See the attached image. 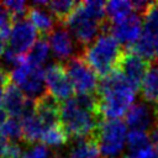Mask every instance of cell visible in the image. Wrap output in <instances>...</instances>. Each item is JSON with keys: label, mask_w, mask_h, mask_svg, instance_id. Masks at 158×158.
<instances>
[{"label": "cell", "mask_w": 158, "mask_h": 158, "mask_svg": "<svg viewBox=\"0 0 158 158\" xmlns=\"http://www.w3.org/2000/svg\"><path fill=\"white\" fill-rule=\"evenodd\" d=\"M101 121L96 96L77 95L60 106V123L68 136L77 141L91 138Z\"/></svg>", "instance_id": "obj_1"}, {"label": "cell", "mask_w": 158, "mask_h": 158, "mask_svg": "<svg viewBox=\"0 0 158 158\" xmlns=\"http://www.w3.org/2000/svg\"><path fill=\"white\" fill-rule=\"evenodd\" d=\"M137 89L120 69L99 81L96 100L102 120H120L133 105Z\"/></svg>", "instance_id": "obj_2"}, {"label": "cell", "mask_w": 158, "mask_h": 158, "mask_svg": "<svg viewBox=\"0 0 158 158\" xmlns=\"http://www.w3.org/2000/svg\"><path fill=\"white\" fill-rule=\"evenodd\" d=\"M106 16L105 4L99 0L78 2L64 21L69 32L80 46H89L100 33Z\"/></svg>", "instance_id": "obj_3"}, {"label": "cell", "mask_w": 158, "mask_h": 158, "mask_svg": "<svg viewBox=\"0 0 158 158\" xmlns=\"http://www.w3.org/2000/svg\"><path fill=\"white\" fill-rule=\"evenodd\" d=\"M123 52L120 43L110 32H101L89 46L85 47L83 58L86 64L105 78L120 68Z\"/></svg>", "instance_id": "obj_4"}, {"label": "cell", "mask_w": 158, "mask_h": 158, "mask_svg": "<svg viewBox=\"0 0 158 158\" xmlns=\"http://www.w3.org/2000/svg\"><path fill=\"white\" fill-rule=\"evenodd\" d=\"M126 123L121 120H102L96 128L93 139L102 158H117L127 141Z\"/></svg>", "instance_id": "obj_5"}, {"label": "cell", "mask_w": 158, "mask_h": 158, "mask_svg": "<svg viewBox=\"0 0 158 158\" xmlns=\"http://www.w3.org/2000/svg\"><path fill=\"white\" fill-rule=\"evenodd\" d=\"M10 78L30 100L35 101L46 94L44 70L41 67L30 64L26 58L14 67L12 72L10 73Z\"/></svg>", "instance_id": "obj_6"}, {"label": "cell", "mask_w": 158, "mask_h": 158, "mask_svg": "<svg viewBox=\"0 0 158 158\" xmlns=\"http://www.w3.org/2000/svg\"><path fill=\"white\" fill-rule=\"evenodd\" d=\"M65 70L78 95H94L98 91V75L83 57L75 56L70 58L65 64Z\"/></svg>", "instance_id": "obj_7"}, {"label": "cell", "mask_w": 158, "mask_h": 158, "mask_svg": "<svg viewBox=\"0 0 158 158\" xmlns=\"http://www.w3.org/2000/svg\"><path fill=\"white\" fill-rule=\"evenodd\" d=\"M46 89L57 101H67L73 98L74 88L67 74L65 67L60 63H52L44 70Z\"/></svg>", "instance_id": "obj_8"}, {"label": "cell", "mask_w": 158, "mask_h": 158, "mask_svg": "<svg viewBox=\"0 0 158 158\" xmlns=\"http://www.w3.org/2000/svg\"><path fill=\"white\" fill-rule=\"evenodd\" d=\"M37 31L28 20H15L9 35V49L25 56L37 42Z\"/></svg>", "instance_id": "obj_9"}, {"label": "cell", "mask_w": 158, "mask_h": 158, "mask_svg": "<svg viewBox=\"0 0 158 158\" xmlns=\"http://www.w3.org/2000/svg\"><path fill=\"white\" fill-rule=\"evenodd\" d=\"M2 107L6 115L12 118H19L33 109V101L30 100L17 85L10 83L2 90Z\"/></svg>", "instance_id": "obj_10"}, {"label": "cell", "mask_w": 158, "mask_h": 158, "mask_svg": "<svg viewBox=\"0 0 158 158\" xmlns=\"http://www.w3.org/2000/svg\"><path fill=\"white\" fill-rule=\"evenodd\" d=\"M142 32L143 22L138 14H132L120 22L112 23L110 27V33L117 40V42L128 47L133 46L139 40Z\"/></svg>", "instance_id": "obj_11"}, {"label": "cell", "mask_w": 158, "mask_h": 158, "mask_svg": "<svg viewBox=\"0 0 158 158\" xmlns=\"http://www.w3.org/2000/svg\"><path fill=\"white\" fill-rule=\"evenodd\" d=\"M118 69L125 75V78L138 90L146 74L151 69V62L141 58L131 51H126L123 52V57Z\"/></svg>", "instance_id": "obj_12"}, {"label": "cell", "mask_w": 158, "mask_h": 158, "mask_svg": "<svg viewBox=\"0 0 158 158\" xmlns=\"http://www.w3.org/2000/svg\"><path fill=\"white\" fill-rule=\"evenodd\" d=\"M125 120L132 130L146 132L149 128L152 130L158 122V109L152 107L147 102H137L130 107L125 115Z\"/></svg>", "instance_id": "obj_13"}, {"label": "cell", "mask_w": 158, "mask_h": 158, "mask_svg": "<svg viewBox=\"0 0 158 158\" xmlns=\"http://www.w3.org/2000/svg\"><path fill=\"white\" fill-rule=\"evenodd\" d=\"M48 44L53 56L58 59H70L75 57L77 43L69 30L58 26L48 35Z\"/></svg>", "instance_id": "obj_14"}, {"label": "cell", "mask_w": 158, "mask_h": 158, "mask_svg": "<svg viewBox=\"0 0 158 158\" xmlns=\"http://www.w3.org/2000/svg\"><path fill=\"white\" fill-rule=\"evenodd\" d=\"M60 104L48 93L33 101V112L47 127L60 122Z\"/></svg>", "instance_id": "obj_15"}, {"label": "cell", "mask_w": 158, "mask_h": 158, "mask_svg": "<svg viewBox=\"0 0 158 158\" xmlns=\"http://www.w3.org/2000/svg\"><path fill=\"white\" fill-rule=\"evenodd\" d=\"M21 127H22V139L26 143H36L41 141V137L46 130L43 122L38 118V116L33 112V109L28 111L26 115L21 117Z\"/></svg>", "instance_id": "obj_16"}, {"label": "cell", "mask_w": 158, "mask_h": 158, "mask_svg": "<svg viewBox=\"0 0 158 158\" xmlns=\"http://www.w3.org/2000/svg\"><path fill=\"white\" fill-rule=\"evenodd\" d=\"M27 17H28V21L32 23V26L36 28V31L41 36L49 35L54 30L56 19L48 10L43 7H38V6L30 7L27 12Z\"/></svg>", "instance_id": "obj_17"}, {"label": "cell", "mask_w": 158, "mask_h": 158, "mask_svg": "<svg viewBox=\"0 0 158 158\" xmlns=\"http://www.w3.org/2000/svg\"><path fill=\"white\" fill-rule=\"evenodd\" d=\"M105 11L112 23L120 22L132 15L135 11L133 2L126 0H111L105 4Z\"/></svg>", "instance_id": "obj_18"}, {"label": "cell", "mask_w": 158, "mask_h": 158, "mask_svg": "<svg viewBox=\"0 0 158 158\" xmlns=\"http://www.w3.org/2000/svg\"><path fill=\"white\" fill-rule=\"evenodd\" d=\"M99 154L98 146L91 137L75 141L65 158H99Z\"/></svg>", "instance_id": "obj_19"}, {"label": "cell", "mask_w": 158, "mask_h": 158, "mask_svg": "<svg viewBox=\"0 0 158 158\" xmlns=\"http://www.w3.org/2000/svg\"><path fill=\"white\" fill-rule=\"evenodd\" d=\"M68 138H69L68 133L65 132L62 123L59 122L44 130L41 137V142L46 147H60L68 142Z\"/></svg>", "instance_id": "obj_20"}, {"label": "cell", "mask_w": 158, "mask_h": 158, "mask_svg": "<svg viewBox=\"0 0 158 158\" xmlns=\"http://www.w3.org/2000/svg\"><path fill=\"white\" fill-rule=\"evenodd\" d=\"M139 89L146 101L157 104L158 101V69L157 68H151L148 70Z\"/></svg>", "instance_id": "obj_21"}, {"label": "cell", "mask_w": 158, "mask_h": 158, "mask_svg": "<svg viewBox=\"0 0 158 158\" xmlns=\"http://www.w3.org/2000/svg\"><path fill=\"white\" fill-rule=\"evenodd\" d=\"M143 35L153 38H158V1L151 2L143 12Z\"/></svg>", "instance_id": "obj_22"}, {"label": "cell", "mask_w": 158, "mask_h": 158, "mask_svg": "<svg viewBox=\"0 0 158 158\" xmlns=\"http://www.w3.org/2000/svg\"><path fill=\"white\" fill-rule=\"evenodd\" d=\"M49 52H51V48H49L48 42L44 38H40L33 44V47L28 51V53H27V56H25V58L30 64L42 68V64L46 63V60L49 57Z\"/></svg>", "instance_id": "obj_23"}, {"label": "cell", "mask_w": 158, "mask_h": 158, "mask_svg": "<svg viewBox=\"0 0 158 158\" xmlns=\"http://www.w3.org/2000/svg\"><path fill=\"white\" fill-rule=\"evenodd\" d=\"M128 51H131L135 54L139 56L141 58L151 62L156 57V41L142 33L139 40L133 46H131L128 48Z\"/></svg>", "instance_id": "obj_24"}, {"label": "cell", "mask_w": 158, "mask_h": 158, "mask_svg": "<svg viewBox=\"0 0 158 158\" xmlns=\"http://www.w3.org/2000/svg\"><path fill=\"white\" fill-rule=\"evenodd\" d=\"M78 2L72 0H53V1H48L47 7L48 11L54 16V19L64 22L74 10Z\"/></svg>", "instance_id": "obj_25"}, {"label": "cell", "mask_w": 158, "mask_h": 158, "mask_svg": "<svg viewBox=\"0 0 158 158\" xmlns=\"http://www.w3.org/2000/svg\"><path fill=\"white\" fill-rule=\"evenodd\" d=\"M126 144L131 152V154L141 151L142 148L147 147L149 143V135H147V132L144 131H139V130H131L127 133V141Z\"/></svg>", "instance_id": "obj_26"}, {"label": "cell", "mask_w": 158, "mask_h": 158, "mask_svg": "<svg viewBox=\"0 0 158 158\" xmlns=\"http://www.w3.org/2000/svg\"><path fill=\"white\" fill-rule=\"evenodd\" d=\"M0 131L7 139H11L12 142H16L22 138V127L21 122L17 121V118H6L5 122L0 126Z\"/></svg>", "instance_id": "obj_27"}, {"label": "cell", "mask_w": 158, "mask_h": 158, "mask_svg": "<svg viewBox=\"0 0 158 158\" xmlns=\"http://www.w3.org/2000/svg\"><path fill=\"white\" fill-rule=\"evenodd\" d=\"M1 4L7 10V12L10 14V16L14 21L20 20L23 15H27V12H28L27 2H25L22 0H9V1H4Z\"/></svg>", "instance_id": "obj_28"}, {"label": "cell", "mask_w": 158, "mask_h": 158, "mask_svg": "<svg viewBox=\"0 0 158 158\" xmlns=\"http://www.w3.org/2000/svg\"><path fill=\"white\" fill-rule=\"evenodd\" d=\"M14 23V20L11 19L7 10L4 7V5L0 2V36L2 38H9L11 26Z\"/></svg>", "instance_id": "obj_29"}, {"label": "cell", "mask_w": 158, "mask_h": 158, "mask_svg": "<svg viewBox=\"0 0 158 158\" xmlns=\"http://www.w3.org/2000/svg\"><path fill=\"white\" fill-rule=\"evenodd\" d=\"M22 158H57V157L44 144H35L27 152L23 153Z\"/></svg>", "instance_id": "obj_30"}, {"label": "cell", "mask_w": 158, "mask_h": 158, "mask_svg": "<svg viewBox=\"0 0 158 158\" xmlns=\"http://www.w3.org/2000/svg\"><path fill=\"white\" fill-rule=\"evenodd\" d=\"M11 78H10V74L7 73V70L0 64V90H4L11 81Z\"/></svg>", "instance_id": "obj_31"}, {"label": "cell", "mask_w": 158, "mask_h": 158, "mask_svg": "<svg viewBox=\"0 0 158 158\" xmlns=\"http://www.w3.org/2000/svg\"><path fill=\"white\" fill-rule=\"evenodd\" d=\"M12 141L7 139L0 131V158H6V154H7V149H9V146Z\"/></svg>", "instance_id": "obj_32"}, {"label": "cell", "mask_w": 158, "mask_h": 158, "mask_svg": "<svg viewBox=\"0 0 158 158\" xmlns=\"http://www.w3.org/2000/svg\"><path fill=\"white\" fill-rule=\"evenodd\" d=\"M6 120V112L2 107V90H0V126L5 122Z\"/></svg>", "instance_id": "obj_33"}, {"label": "cell", "mask_w": 158, "mask_h": 158, "mask_svg": "<svg viewBox=\"0 0 158 158\" xmlns=\"http://www.w3.org/2000/svg\"><path fill=\"white\" fill-rule=\"evenodd\" d=\"M5 51H6V42H5V38L0 36V57L4 56Z\"/></svg>", "instance_id": "obj_34"}, {"label": "cell", "mask_w": 158, "mask_h": 158, "mask_svg": "<svg viewBox=\"0 0 158 158\" xmlns=\"http://www.w3.org/2000/svg\"><path fill=\"white\" fill-rule=\"evenodd\" d=\"M156 57H158V38L156 40Z\"/></svg>", "instance_id": "obj_35"}, {"label": "cell", "mask_w": 158, "mask_h": 158, "mask_svg": "<svg viewBox=\"0 0 158 158\" xmlns=\"http://www.w3.org/2000/svg\"><path fill=\"white\" fill-rule=\"evenodd\" d=\"M123 158H132L131 156H126V157H123Z\"/></svg>", "instance_id": "obj_36"}, {"label": "cell", "mask_w": 158, "mask_h": 158, "mask_svg": "<svg viewBox=\"0 0 158 158\" xmlns=\"http://www.w3.org/2000/svg\"><path fill=\"white\" fill-rule=\"evenodd\" d=\"M157 69H158V68H157Z\"/></svg>", "instance_id": "obj_37"}]
</instances>
